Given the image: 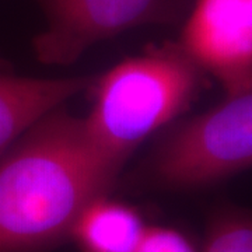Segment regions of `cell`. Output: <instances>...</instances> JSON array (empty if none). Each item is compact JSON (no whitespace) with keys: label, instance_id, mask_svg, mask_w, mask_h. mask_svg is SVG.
Returning a JSON list of instances; mask_svg holds the SVG:
<instances>
[{"label":"cell","instance_id":"5b68a950","mask_svg":"<svg viewBox=\"0 0 252 252\" xmlns=\"http://www.w3.org/2000/svg\"><path fill=\"white\" fill-rule=\"evenodd\" d=\"M177 42L224 95L252 91V0H195Z\"/></svg>","mask_w":252,"mask_h":252},{"label":"cell","instance_id":"6da1fadb","mask_svg":"<svg viewBox=\"0 0 252 252\" xmlns=\"http://www.w3.org/2000/svg\"><path fill=\"white\" fill-rule=\"evenodd\" d=\"M124 170L64 105L0 156V252H52L83 210L109 195Z\"/></svg>","mask_w":252,"mask_h":252},{"label":"cell","instance_id":"277c9868","mask_svg":"<svg viewBox=\"0 0 252 252\" xmlns=\"http://www.w3.org/2000/svg\"><path fill=\"white\" fill-rule=\"evenodd\" d=\"M195 0H34L45 28L32 38L46 66H70L90 48L146 26L182 24Z\"/></svg>","mask_w":252,"mask_h":252},{"label":"cell","instance_id":"ba28073f","mask_svg":"<svg viewBox=\"0 0 252 252\" xmlns=\"http://www.w3.org/2000/svg\"><path fill=\"white\" fill-rule=\"evenodd\" d=\"M200 252H252L250 210L234 205L215 209L207 220Z\"/></svg>","mask_w":252,"mask_h":252},{"label":"cell","instance_id":"7a4b0ae2","mask_svg":"<svg viewBox=\"0 0 252 252\" xmlns=\"http://www.w3.org/2000/svg\"><path fill=\"white\" fill-rule=\"evenodd\" d=\"M205 73L177 41L150 44L105 73L94 76L84 119L91 140L125 167L146 139L185 114L205 89Z\"/></svg>","mask_w":252,"mask_h":252},{"label":"cell","instance_id":"9c48e42d","mask_svg":"<svg viewBox=\"0 0 252 252\" xmlns=\"http://www.w3.org/2000/svg\"><path fill=\"white\" fill-rule=\"evenodd\" d=\"M135 252H198L195 245L180 230L147 225Z\"/></svg>","mask_w":252,"mask_h":252},{"label":"cell","instance_id":"3957f363","mask_svg":"<svg viewBox=\"0 0 252 252\" xmlns=\"http://www.w3.org/2000/svg\"><path fill=\"white\" fill-rule=\"evenodd\" d=\"M136 174L154 190L210 188L250 170L252 164V91L224 95L195 117L175 121Z\"/></svg>","mask_w":252,"mask_h":252},{"label":"cell","instance_id":"8992f818","mask_svg":"<svg viewBox=\"0 0 252 252\" xmlns=\"http://www.w3.org/2000/svg\"><path fill=\"white\" fill-rule=\"evenodd\" d=\"M93 81L94 76H23L0 52V156L39 119L89 91Z\"/></svg>","mask_w":252,"mask_h":252},{"label":"cell","instance_id":"52a82bcc","mask_svg":"<svg viewBox=\"0 0 252 252\" xmlns=\"http://www.w3.org/2000/svg\"><path fill=\"white\" fill-rule=\"evenodd\" d=\"M146 228L137 209L107 195L83 210L70 240L81 252H135Z\"/></svg>","mask_w":252,"mask_h":252}]
</instances>
